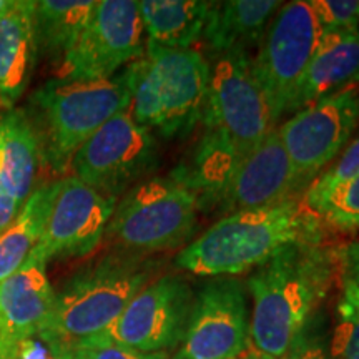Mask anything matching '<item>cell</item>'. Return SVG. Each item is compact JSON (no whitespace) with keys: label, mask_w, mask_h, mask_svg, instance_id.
<instances>
[{"label":"cell","mask_w":359,"mask_h":359,"mask_svg":"<svg viewBox=\"0 0 359 359\" xmlns=\"http://www.w3.org/2000/svg\"><path fill=\"white\" fill-rule=\"evenodd\" d=\"M338 250L320 240L286 246L251 273V348L271 358H288L333 285Z\"/></svg>","instance_id":"cell-1"},{"label":"cell","mask_w":359,"mask_h":359,"mask_svg":"<svg viewBox=\"0 0 359 359\" xmlns=\"http://www.w3.org/2000/svg\"><path fill=\"white\" fill-rule=\"evenodd\" d=\"M320 217L296 198L219 218L177 255L196 276H236L262 266L286 246L323 238Z\"/></svg>","instance_id":"cell-2"},{"label":"cell","mask_w":359,"mask_h":359,"mask_svg":"<svg viewBox=\"0 0 359 359\" xmlns=\"http://www.w3.org/2000/svg\"><path fill=\"white\" fill-rule=\"evenodd\" d=\"M125 67L128 114L142 127L165 138H182L201 122L210 83V62L196 48L145 45Z\"/></svg>","instance_id":"cell-3"},{"label":"cell","mask_w":359,"mask_h":359,"mask_svg":"<svg viewBox=\"0 0 359 359\" xmlns=\"http://www.w3.org/2000/svg\"><path fill=\"white\" fill-rule=\"evenodd\" d=\"M128 107L130 90L122 72L105 80H48L30 95L24 111L45 165L64 175L79 148Z\"/></svg>","instance_id":"cell-4"},{"label":"cell","mask_w":359,"mask_h":359,"mask_svg":"<svg viewBox=\"0 0 359 359\" xmlns=\"http://www.w3.org/2000/svg\"><path fill=\"white\" fill-rule=\"evenodd\" d=\"M151 273L154 264L132 253L110 255L80 269L55 293L52 316L40 336L67 353L103 334L150 281Z\"/></svg>","instance_id":"cell-5"},{"label":"cell","mask_w":359,"mask_h":359,"mask_svg":"<svg viewBox=\"0 0 359 359\" xmlns=\"http://www.w3.org/2000/svg\"><path fill=\"white\" fill-rule=\"evenodd\" d=\"M198 196L173 177L148 178L116 201L105 235L123 253L150 255L190 243L198 228Z\"/></svg>","instance_id":"cell-6"},{"label":"cell","mask_w":359,"mask_h":359,"mask_svg":"<svg viewBox=\"0 0 359 359\" xmlns=\"http://www.w3.org/2000/svg\"><path fill=\"white\" fill-rule=\"evenodd\" d=\"M201 123V137L236 160H243L276 128L250 55L215 57Z\"/></svg>","instance_id":"cell-7"},{"label":"cell","mask_w":359,"mask_h":359,"mask_svg":"<svg viewBox=\"0 0 359 359\" xmlns=\"http://www.w3.org/2000/svg\"><path fill=\"white\" fill-rule=\"evenodd\" d=\"M321 35L311 4L304 0L283 4L269 22L253 70L275 127L288 114Z\"/></svg>","instance_id":"cell-8"},{"label":"cell","mask_w":359,"mask_h":359,"mask_svg":"<svg viewBox=\"0 0 359 359\" xmlns=\"http://www.w3.org/2000/svg\"><path fill=\"white\" fill-rule=\"evenodd\" d=\"M158 163V145L150 130L120 111L102 125L72 158L74 177L93 190L118 201L143 182Z\"/></svg>","instance_id":"cell-9"},{"label":"cell","mask_w":359,"mask_h":359,"mask_svg":"<svg viewBox=\"0 0 359 359\" xmlns=\"http://www.w3.org/2000/svg\"><path fill=\"white\" fill-rule=\"evenodd\" d=\"M138 2L98 0L92 19L57 70L60 80H105L145 52Z\"/></svg>","instance_id":"cell-10"},{"label":"cell","mask_w":359,"mask_h":359,"mask_svg":"<svg viewBox=\"0 0 359 359\" xmlns=\"http://www.w3.org/2000/svg\"><path fill=\"white\" fill-rule=\"evenodd\" d=\"M250 346L246 285L231 276L201 285L193 296L185 338L175 359H235Z\"/></svg>","instance_id":"cell-11"},{"label":"cell","mask_w":359,"mask_h":359,"mask_svg":"<svg viewBox=\"0 0 359 359\" xmlns=\"http://www.w3.org/2000/svg\"><path fill=\"white\" fill-rule=\"evenodd\" d=\"M191 286L178 275L150 280L102 338L142 353H163L185 338L193 306Z\"/></svg>","instance_id":"cell-12"},{"label":"cell","mask_w":359,"mask_h":359,"mask_svg":"<svg viewBox=\"0 0 359 359\" xmlns=\"http://www.w3.org/2000/svg\"><path fill=\"white\" fill-rule=\"evenodd\" d=\"M359 123V87L344 90L298 110L278 133L299 182L327 167L349 142Z\"/></svg>","instance_id":"cell-13"},{"label":"cell","mask_w":359,"mask_h":359,"mask_svg":"<svg viewBox=\"0 0 359 359\" xmlns=\"http://www.w3.org/2000/svg\"><path fill=\"white\" fill-rule=\"evenodd\" d=\"M116 200L93 190L74 175L58 180V190L45 230L30 257L53 259L87 257L100 245Z\"/></svg>","instance_id":"cell-14"},{"label":"cell","mask_w":359,"mask_h":359,"mask_svg":"<svg viewBox=\"0 0 359 359\" xmlns=\"http://www.w3.org/2000/svg\"><path fill=\"white\" fill-rule=\"evenodd\" d=\"M299 183L278 127L240 161L208 208L226 215L266 208L291 200Z\"/></svg>","instance_id":"cell-15"},{"label":"cell","mask_w":359,"mask_h":359,"mask_svg":"<svg viewBox=\"0 0 359 359\" xmlns=\"http://www.w3.org/2000/svg\"><path fill=\"white\" fill-rule=\"evenodd\" d=\"M55 291L47 264L29 257L0 281V359H15L20 343L42 333L52 316Z\"/></svg>","instance_id":"cell-16"},{"label":"cell","mask_w":359,"mask_h":359,"mask_svg":"<svg viewBox=\"0 0 359 359\" xmlns=\"http://www.w3.org/2000/svg\"><path fill=\"white\" fill-rule=\"evenodd\" d=\"M359 85V30L323 34L288 114Z\"/></svg>","instance_id":"cell-17"},{"label":"cell","mask_w":359,"mask_h":359,"mask_svg":"<svg viewBox=\"0 0 359 359\" xmlns=\"http://www.w3.org/2000/svg\"><path fill=\"white\" fill-rule=\"evenodd\" d=\"M283 4L280 0H224L210 2L201 40L215 57L246 53L262 43Z\"/></svg>","instance_id":"cell-18"},{"label":"cell","mask_w":359,"mask_h":359,"mask_svg":"<svg viewBox=\"0 0 359 359\" xmlns=\"http://www.w3.org/2000/svg\"><path fill=\"white\" fill-rule=\"evenodd\" d=\"M34 7L35 2L13 0L0 17V114L12 110L24 95L37 62Z\"/></svg>","instance_id":"cell-19"},{"label":"cell","mask_w":359,"mask_h":359,"mask_svg":"<svg viewBox=\"0 0 359 359\" xmlns=\"http://www.w3.org/2000/svg\"><path fill=\"white\" fill-rule=\"evenodd\" d=\"M42 151L24 109H12L0 115V173L13 198L24 206L37 190Z\"/></svg>","instance_id":"cell-20"},{"label":"cell","mask_w":359,"mask_h":359,"mask_svg":"<svg viewBox=\"0 0 359 359\" xmlns=\"http://www.w3.org/2000/svg\"><path fill=\"white\" fill-rule=\"evenodd\" d=\"M210 2L203 0H142L138 2L148 43L165 48H191L203 34Z\"/></svg>","instance_id":"cell-21"},{"label":"cell","mask_w":359,"mask_h":359,"mask_svg":"<svg viewBox=\"0 0 359 359\" xmlns=\"http://www.w3.org/2000/svg\"><path fill=\"white\" fill-rule=\"evenodd\" d=\"M95 0H39L34 7V35L37 55L64 60L95 11Z\"/></svg>","instance_id":"cell-22"},{"label":"cell","mask_w":359,"mask_h":359,"mask_svg":"<svg viewBox=\"0 0 359 359\" xmlns=\"http://www.w3.org/2000/svg\"><path fill=\"white\" fill-rule=\"evenodd\" d=\"M57 190L58 182L40 185L22 206L17 218L0 233V281L13 275L39 245Z\"/></svg>","instance_id":"cell-23"},{"label":"cell","mask_w":359,"mask_h":359,"mask_svg":"<svg viewBox=\"0 0 359 359\" xmlns=\"http://www.w3.org/2000/svg\"><path fill=\"white\" fill-rule=\"evenodd\" d=\"M331 354L334 359H359V290L346 278H343Z\"/></svg>","instance_id":"cell-24"},{"label":"cell","mask_w":359,"mask_h":359,"mask_svg":"<svg viewBox=\"0 0 359 359\" xmlns=\"http://www.w3.org/2000/svg\"><path fill=\"white\" fill-rule=\"evenodd\" d=\"M313 212L341 230H359V173L336 188Z\"/></svg>","instance_id":"cell-25"},{"label":"cell","mask_w":359,"mask_h":359,"mask_svg":"<svg viewBox=\"0 0 359 359\" xmlns=\"http://www.w3.org/2000/svg\"><path fill=\"white\" fill-rule=\"evenodd\" d=\"M359 173V138L349 145L344 154L336 160V163L326 172H323L309 187L304 198V205L314 210L327 195L339 188Z\"/></svg>","instance_id":"cell-26"},{"label":"cell","mask_w":359,"mask_h":359,"mask_svg":"<svg viewBox=\"0 0 359 359\" xmlns=\"http://www.w3.org/2000/svg\"><path fill=\"white\" fill-rule=\"evenodd\" d=\"M323 34L359 30V0H311Z\"/></svg>","instance_id":"cell-27"},{"label":"cell","mask_w":359,"mask_h":359,"mask_svg":"<svg viewBox=\"0 0 359 359\" xmlns=\"http://www.w3.org/2000/svg\"><path fill=\"white\" fill-rule=\"evenodd\" d=\"M67 354L69 359H165L163 353H142L102 336L75 344Z\"/></svg>","instance_id":"cell-28"},{"label":"cell","mask_w":359,"mask_h":359,"mask_svg":"<svg viewBox=\"0 0 359 359\" xmlns=\"http://www.w3.org/2000/svg\"><path fill=\"white\" fill-rule=\"evenodd\" d=\"M15 359H69V354L52 341L37 334L20 343Z\"/></svg>","instance_id":"cell-29"},{"label":"cell","mask_w":359,"mask_h":359,"mask_svg":"<svg viewBox=\"0 0 359 359\" xmlns=\"http://www.w3.org/2000/svg\"><path fill=\"white\" fill-rule=\"evenodd\" d=\"M339 266L343 271V278H346L356 285L359 290V240L351 241L346 246L338 250Z\"/></svg>","instance_id":"cell-30"},{"label":"cell","mask_w":359,"mask_h":359,"mask_svg":"<svg viewBox=\"0 0 359 359\" xmlns=\"http://www.w3.org/2000/svg\"><path fill=\"white\" fill-rule=\"evenodd\" d=\"M19 212L20 205L17 203V200L12 196V193L8 191L6 182H4L2 173H0V233L6 230L8 224L17 218Z\"/></svg>","instance_id":"cell-31"},{"label":"cell","mask_w":359,"mask_h":359,"mask_svg":"<svg viewBox=\"0 0 359 359\" xmlns=\"http://www.w3.org/2000/svg\"><path fill=\"white\" fill-rule=\"evenodd\" d=\"M288 359H326V354L323 353L320 346L314 344H304V346L293 349Z\"/></svg>","instance_id":"cell-32"},{"label":"cell","mask_w":359,"mask_h":359,"mask_svg":"<svg viewBox=\"0 0 359 359\" xmlns=\"http://www.w3.org/2000/svg\"><path fill=\"white\" fill-rule=\"evenodd\" d=\"M241 358H243V359H288V358H271V356H266V354L258 353L257 349H253L251 346L248 348V351H246Z\"/></svg>","instance_id":"cell-33"},{"label":"cell","mask_w":359,"mask_h":359,"mask_svg":"<svg viewBox=\"0 0 359 359\" xmlns=\"http://www.w3.org/2000/svg\"><path fill=\"white\" fill-rule=\"evenodd\" d=\"M12 6H13V0H0V17L11 11Z\"/></svg>","instance_id":"cell-34"},{"label":"cell","mask_w":359,"mask_h":359,"mask_svg":"<svg viewBox=\"0 0 359 359\" xmlns=\"http://www.w3.org/2000/svg\"><path fill=\"white\" fill-rule=\"evenodd\" d=\"M235 359H243V358H235Z\"/></svg>","instance_id":"cell-35"}]
</instances>
